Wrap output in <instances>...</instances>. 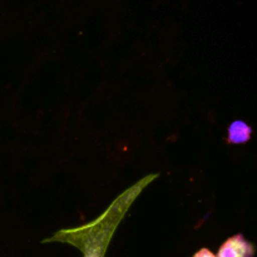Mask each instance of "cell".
Returning <instances> with one entry per match:
<instances>
[{
    "instance_id": "obj_1",
    "label": "cell",
    "mask_w": 257,
    "mask_h": 257,
    "mask_svg": "<svg viewBox=\"0 0 257 257\" xmlns=\"http://www.w3.org/2000/svg\"><path fill=\"white\" fill-rule=\"evenodd\" d=\"M158 173H152L141 178L138 182L123 191L109 207L92 222L74 228H63L55 232L52 237L47 238L43 242H63L69 243L79 248L83 252V257H104L108 245L112 240L117 227L128 210L133 205L142 191L158 178Z\"/></svg>"
},
{
    "instance_id": "obj_2",
    "label": "cell",
    "mask_w": 257,
    "mask_h": 257,
    "mask_svg": "<svg viewBox=\"0 0 257 257\" xmlns=\"http://www.w3.org/2000/svg\"><path fill=\"white\" fill-rule=\"evenodd\" d=\"M255 247L243 235H235L221 245L217 257H253Z\"/></svg>"
},
{
    "instance_id": "obj_3",
    "label": "cell",
    "mask_w": 257,
    "mask_h": 257,
    "mask_svg": "<svg viewBox=\"0 0 257 257\" xmlns=\"http://www.w3.org/2000/svg\"><path fill=\"white\" fill-rule=\"evenodd\" d=\"M252 128L243 120H235L228 127L227 142L231 145H242L251 140Z\"/></svg>"
},
{
    "instance_id": "obj_4",
    "label": "cell",
    "mask_w": 257,
    "mask_h": 257,
    "mask_svg": "<svg viewBox=\"0 0 257 257\" xmlns=\"http://www.w3.org/2000/svg\"><path fill=\"white\" fill-rule=\"evenodd\" d=\"M193 257H217L215 255V253L212 252L211 250H208V248H201L198 252H196Z\"/></svg>"
}]
</instances>
